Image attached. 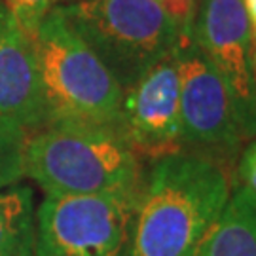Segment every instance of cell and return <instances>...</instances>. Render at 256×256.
<instances>
[{"instance_id":"obj_1","label":"cell","mask_w":256,"mask_h":256,"mask_svg":"<svg viewBox=\"0 0 256 256\" xmlns=\"http://www.w3.org/2000/svg\"><path fill=\"white\" fill-rule=\"evenodd\" d=\"M230 196L228 174L210 156L180 150L156 160L138 190L128 256H194Z\"/></svg>"},{"instance_id":"obj_2","label":"cell","mask_w":256,"mask_h":256,"mask_svg":"<svg viewBox=\"0 0 256 256\" xmlns=\"http://www.w3.org/2000/svg\"><path fill=\"white\" fill-rule=\"evenodd\" d=\"M23 174L48 196H138V156L118 128L46 124L27 135Z\"/></svg>"},{"instance_id":"obj_3","label":"cell","mask_w":256,"mask_h":256,"mask_svg":"<svg viewBox=\"0 0 256 256\" xmlns=\"http://www.w3.org/2000/svg\"><path fill=\"white\" fill-rule=\"evenodd\" d=\"M46 124L120 129L124 92L57 4L32 36Z\"/></svg>"},{"instance_id":"obj_4","label":"cell","mask_w":256,"mask_h":256,"mask_svg":"<svg viewBox=\"0 0 256 256\" xmlns=\"http://www.w3.org/2000/svg\"><path fill=\"white\" fill-rule=\"evenodd\" d=\"M59 6L122 92L180 42V28L160 0H80Z\"/></svg>"},{"instance_id":"obj_5","label":"cell","mask_w":256,"mask_h":256,"mask_svg":"<svg viewBox=\"0 0 256 256\" xmlns=\"http://www.w3.org/2000/svg\"><path fill=\"white\" fill-rule=\"evenodd\" d=\"M137 196H48L34 256H128Z\"/></svg>"},{"instance_id":"obj_6","label":"cell","mask_w":256,"mask_h":256,"mask_svg":"<svg viewBox=\"0 0 256 256\" xmlns=\"http://www.w3.org/2000/svg\"><path fill=\"white\" fill-rule=\"evenodd\" d=\"M176 55L182 148L192 146L202 156L234 154L247 137L226 84L196 44L192 30L180 38Z\"/></svg>"},{"instance_id":"obj_7","label":"cell","mask_w":256,"mask_h":256,"mask_svg":"<svg viewBox=\"0 0 256 256\" xmlns=\"http://www.w3.org/2000/svg\"><path fill=\"white\" fill-rule=\"evenodd\" d=\"M192 38L218 70L234 99L245 137L256 135V72L250 21L241 0H203L192 23Z\"/></svg>"},{"instance_id":"obj_8","label":"cell","mask_w":256,"mask_h":256,"mask_svg":"<svg viewBox=\"0 0 256 256\" xmlns=\"http://www.w3.org/2000/svg\"><path fill=\"white\" fill-rule=\"evenodd\" d=\"M120 131L137 156L160 160L184 150L176 50L124 92Z\"/></svg>"},{"instance_id":"obj_9","label":"cell","mask_w":256,"mask_h":256,"mask_svg":"<svg viewBox=\"0 0 256 256\" xmlns=\"http://www.w3.org/2000/svg\"><path fill=\"white\" fill-rule=\"evenodd\" d=\"M0 120L32 133L46 126L32 40L0 0Z\"/></svg>"},{"instance_id":"obj_10","label":"cell","mask_w":256,"mask_h":256,"mask_svg":"<svg viewBox=\"0 0 256 256\" xmlns=\"http://www.w3.org/2000/svg\"><path fill=\"white\" fill-rule=\"evenodd\" d=\"M194 256H256V194L239 188Z\"/></svg>"},{"instance_id":"obj_11","label":"cell","mask_w":256,"mask_h":256,"mask_svg":"<svg viewBox=\"0 0 256 256\" xmlns=\"http://www.w3.org/2000/svg\"><path fill=\"white\" fill-rule=\"evenodd\" d=\"M36 207L30 188L0 192V256H34Z\"/></svg>"},{"instance_id":"obj_12","label":"cell","mask_w":256,"mask_h":256,"mask_svg":"<svg viewBox=\"0 0 256 256\" xmlns=\"http://www.w3.org/2000/svg\"><path fill=\"white\" fill-rule=\"evenodd\" d=\"M27 131L8 120H0V192L18 184L23 174V150Z\"/></svg>"},{"instance_id":"obj_13","label":"cell","mask_w":256,"mask_h":256,"mask_svg":"<svg viewBox=\"0 0 256 256\" xmlns=\"http://www.w3.org/2000/svg\"><path fill=\"white\" fill-rule=\"evenodd\" d=\"M10 16L23 30V34L32 40L40 23L57 6V0H2Z\"/></svg>"},{"instance_id":"obj_14","label":"cell","mask_w":256,"mask_h":256,"mask_svg":"<svg viewBox=\"0 0 256 256\" xmlns=\"http://www.w3.org/2000/svg\"><path fill=\"white\" fill-rule=\"evenodd\" d=\"M165 12L173 18V21L180 28V36L192 30V23L198 12V0H160Z\"/></svg>"},{"instance_id":"obj_15","label":"cell","mask_w":256,"mask_h":256,"mask_svg":"<svg viewBox=\"0 0 256 256\" xmlns=\"http://www.w3.org/2000/svg\"><path fill=\"white\" fill-rule=\"evenodd\" d=\"M239 178L243 180V186L256 194V142L243 152L241 164H239Z\"/></svg>"},{"instance_id":"obj_16","label":"cell","mask_w":256,"mask_h":256,"mask_svg":"<svg viewBox=\"0 0 256 256\" xmlns=\"http://www.w3.org/2000/svg\"><path fill=\"white\" fill-rule=\"evenodd\" d=\"M241 2H243V6H245L248 21H250L256 28V0H241Z\"/></svg>"},{"instance_id":"obj_17","label":"cell","mask_w":256,"mask_h":256,"mask_svg":"<svg viewBox=\"0 0 256 256\" xmlns=\"http://www.w3.org/2000/svg\"><path fill=\"white\" fill-rule=\"evenodd\" d=\"M68 2H80V0H57V4H68Z\"/></svg>"},{"instance_id":"obj_18","label":"cell","mask_w":256,"mask_h":256,"mask_svg":"<svg viewBox=\"0 0 256 256\" xmlns=\"http://www.w3.org/2000/svg\"><path fill=\"white\" fill-rule=\"evenodd\" d=\"M252 64H254V72H256V48L254 52H252Z\"/></svg>"}]
</instances>
